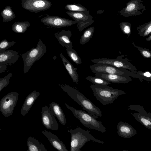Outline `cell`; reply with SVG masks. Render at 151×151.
Masks as SVG:
<instances>
[{
	"instance_id": "7a4b0ae2",
	"label": "cell",
	"mask_w": 151,
	"mask_h": 151,
	"mask_svg": "<svg viewBox=\"0 0 151 151\" xmlns=\"http://www.w3.org/2000/svg\"><path fill=\"white\" fill-rule=\"evenodd\" d=\"M90 87L93 95L103 105L111 104L119 96L126 93L122 90L113 88L107 85L93 84Z\"/></svg>"
},
{
	"instance_id": "8992f818",
	"label": "cell",
	"mask_w": 151,
	"mask_h": 151,
	"mask_svg": "<svg viewBox=\"0 0 151 151\" xmlns=\"http://www.w3.org/2000/svg\"><path fill=\"white\" fill-rule=\"evenodd\" d=\"M124 55H118L115 59L101 58L92 59L91 61L95 63H101L123 68L136 73L137 71L136 67L131 63L127 58H124Z\"/></svg>"
},
{
	"instance_id": "2e32d148",
	"label": "cell",
	"mask_w": 151,
	"mask_h": 151,
	"mask_svg": "<svg viewBox=\"0 0 151 151\" xmlns=\"http://www.w3.org/2000/svg\"><path fill=\"white\" fill-rule=\"evenodd\" d=\"M117 129L118 134L125 138L132 137L137 133L136 130L131 125L122 121L118 124Z\"/></svg>"
},
{
	"instance_id": "d6a6232c",
	"label": "cell",
	"mask_w": 151,
	"mask_h": 151,
	"mask_svg": "<svg viewBox=\"0 0 151 151\" xmlns=\"http://www.w3.org/2000/svg\"><path fill=\"white\" fill-rule=\"evenodd\" d=\"M15 43L14 41L9 42L4 39L0 42V53L6 50Z\"/></svg>"
},
{
	"instance_id": "e0dca14e",
	"label": "cell",
	"mask_w": 151,
	"mask_h": 151,
	"mask_svg": "<svg viewBox=\"0 0 151 151\" xmlns=\"http://www.w3.org/2000/svg\"><path fill=\"white\" fill-rule=\"evenodd\" d=\"M19 57L17 52L12 50H6L0 53V65L14 64L18 60Z\"/></svg>"
},
{
	"instance_id": "277c9868",
	"label": "cell",
	"mask_w": 151,
	"mask_h": 151,
	"mask_svg": "<svg viewBox=\"0 0 151 151\" xmlns=\"http://www.w3.org/2000/svg\"><path fill=\"white\" fill-rule=\"evenodd\" d=\"M65 105L85 127L102 132H106V128L102 122L96 120L91 114L85 111L76 109L66 103Z\"/></svg>"
},
{
	"instance_id": "52a82bcc",
	"label": "cell",
	"mask_w": 151,
	"mask_h": 151,
	"mask_svg": "<svg viewBox=\"0 0 151 151\" xmlns=\"http://www.w3.org/2000/svg\"><path fill=\"white\" fill-rule=\"evenodd\" d=\"M90 68L94 73L96 72L103 73L120 75L128 76L134 78H139L136 74L123 68H118L114 66L101 63H95L91 65Z\"/></svg>"
},
{
	"instance_id": "cb8c5ba5",
	"label": "cell",
	"mask_w": 151,
	"mask_h": 151,
	"mask_svg": "<svg viewBox=\"0 0 151 151\" xmlns=\"http://www.w3.org/2000/svg\"><path fill=\"white\" fill-rule=\"evenodd\" d=\"M30 25V23L27 21L17 22L12 24V30L16 33H23L27 30Z\"/></svg>"
},
{
	"instance_id": "836d02e7",
	"label": "cell",
	"mask_w": 151,
	"mask_h": 151,
	"mask_svg": "<svg viewBox=\"0 0 151 151\" xmlns=\"http://www.w3.org/2000/svg\"><path fill=\"white\" fill-rule=\"evenodd\" d=\"M12 76V74L10 73L6 76L0 78V91L9 85L10 79Z\"/></svg>"
},
{
	"instance_id": "8d00e7d4",
	"label": "cell",
	"mask_w": 151,
	"mask_h": 151,
	"mask_svg": "<svg viewBox=\"0 0 151 151\" xmlns=\"http://www.w3.org/2000/svg\"><path fill=\"white\" fill-rule=\"evenodd\" d=\"M146 40L147 41H150L151 40V34L149 35L147 37Z\"/></svg>"
},
{
	"instance_id": "d6986e66",
	"label": "cell",
	"mask_w": 151,
	"mask_h": 151,
	"mask_svg": "<svg viewBox=\"0 0 151 151\" xmlns=\"http://www.w3.org/2000/svg\"><path fill=\"white\" fill-rule=\"evenodd\" d=\"M42 133L47 138L51 144L58 150L68 151L65 145L56 135L47 131H43Z\"/></svg>"
},
{
	"instance_id": "7c38bea8",
	"label": "cell",
	"mask_w": 151,
	"mask_h": 151,
	"mask_svg": "<svg viewBox=\"0 0 151 151\" xmlns=\"http://www.w3.org/2000/svg\"><path fill=\"white\" fill-rule=\"evenodd\" d=\"M41 22L46 26L56 28L70 26L76 24L75 21L55 16H47L42 18Z\"/></svg>"
},
{
	"instance_id": "6da1fadb",
	"label": "cell",
	"mask_w": 151,
	"mask_h": 151,
	"mask_svg": "<svg viewBox=\"0 0 151 151\" xmlns=\"http://www.w3.org/2000/svg\"><path fill=\"white\" fill-rule=\"evenodd\" d=\"M60 86L63 91L80 105L83 110L86 111L96 119L98 116H101V110L78 90L65 84L60 85Z\"/></svg>"
},
{
	"instance_id": "ba28073f",
	"label": "cell",
	"mask_w": 151,
	"mask_h": 151,
	"mask_svg": "<svg viewBox=\"0 0 151 151\" xmlns=\"http://www.w3.org/2000/svg\"><path fill=\"white\" fill-rule=\"evenodd\" d=\"M145 10L143 1L132 0L127 3L126 6L119 12V14L125 17L137 16L142 14Z\"/></svg>"
},
{
	"instance_id": "f546056e",
	"label": "cell",
	"mask_w": 151,
	"mask_h": 151,
	"mask_svg": "<svg viewBox=\"0 0 151 151\" xmlns=\"http://www.w3.org/2000/svg\"><path fill=\"white\" fill-rule=\"evenodd\" d=\"M85 78L93 84L103 85H108L111 84V83L109 81L96 76H88L86 77Z\"/></svg>"
},
{
	"instance_id": "83f0119b",
	"label": "cell",
	"mask_w": 151,
	"mask_h": 151,
	"mask_svg": "<svg viewBox=\"0 0 151 151\" xmlns=\"http://www.w3.org/2000/svg\"><path fill=\"white\" fill-rule=\"evenodd\" d=\"M65 9L69 11L83 12L90 14L89 11L81 5L78 4H67Z\"/></svg>"
},
{
	"instance_id": "5b68a950",
	"label": "cell",
	"mask_w": 151,
	"mask_h": 151,
	"mask_svg": "<svg viewBox=\"0 0 151 151\" xmlns=\"http://www.w3.org/2000/svg\"><path fill=\"white\" fill-rule=\"evenodd\" d=\"M47 48L45 44L40 39L36 47L22 54L24 63L23 71L27 73L33 64L38 60L46 53Z\"/></svg>"
},
{
	"instance_id": "484cf974",
	"label": "cell",
	"mask_w": 151,
	"mask_h": 151,
	"mask_svg": "<svg viewBox=\"0 0 151 151\" xmlns=\"http://www.w3.org/2000/svg\"><path fill=\"white\" fill-rule=\"evenodd\" d=\"M137 30L140 36L145 37L148 36L151 32V21L139 25L137 27Z\"/></svg>"
},
{
	"instance_id": "d4e9b609",
	"label": "cell",
	"mask_w": 151,
	"mask_h": 151,
	"mask_svg": "<svg viewBox=\"0 0 151 151\" xmlns=\"http://www.w3.org/2000/svg\"><path fill=\"white\" fill-rule=\"evenodd\" d=\"M3 22H7L11 21L15 17V14L13 11L11 6H6L1 12Z\"/></svg>"
},
{
	"instance_id": "ffe728a7",
	"label": "cell",
	"mask_w": 151,
	"mask_h": 151,
	"mask_svg": "<svg viewBox=\"0 0 151 151\" xmlns=\"http://www.w3.org/2000/svg\"><path fill=\"white\" fill-rule=\"evenodd\" d=\"M60 56L65 68L71 77L73 81L78 84V82L79 81V76L77 71V68L74 67L62 53L60 54Z\"/></svg>"
},
{
	"instance_id": "4316f807",
	"label": "cell",
	"mask_w": 151,
	"mask_h": 151,
	"mask_svg": "<svg viewBox=\"0 0 151 151\" xmlns=\"http://www.w3.org/2000/svg\"><path fill=\"white\" fill-rule=\"evenodd\" d=\"M95 28L93 26L86 29L81 36L79 41L81 45H84L88 42L92 37L94 32Z\"/></svg>"
},
{
	"instance_id": "d590c367",
	"label": "cell",
	"mask_w": 151,
	"mask_h": 151,
	"mask_svg": "<svg viewBox=\"0 0 151 151\" xmlns=\"http://www.w3.org/2000/svg\"><path fill=\"white\" fill-rule=\"evenodd\" d=\"M7 68V65H0V73L5 71Z\"/></svg>"
},
{
	"instance_id": "7402d4cb",
	"label": "cell",
	"mask_w": 151,
	"mask_h": 151,
	"mask_svg": "<svg viewBox=\"0 0 151 151\" xmlns=\"http://www.w3.org/2000/svg\"><path fill=\"white\" fill-rule=\"evenodd\" d=\"M50 109L53 113L58 119L59 122L63 126L65 125L66 119L65 114L58 104L52 102L49 104Z\"/></svg>"
},
{
	"instance_id": "e575fe53",
	"label": "cell",
	"mask_w": 151,
	"mask_h": 151,
	"mask_svg": "<svg viewBox=\"0 0 151 151\" xmlns=\"http://www.w3.org/2000/svg\"><path fill=\"white\" fill-rule=\"evenodd\" d=\"M136 47L141 54L144 57L146 58H150L151 57V52L149 49L141 47L136 45Z\"/></svg>"
},
{
	"instance_id": "9a60e30c",
	"label": "cell",
	"mask_w": 151,
	"mask_h": 151,
	"mask_svg": "<svg viewBox=\"0 0 151 151\" xmlns=\"http://www.w3.org/2000/svg\"><path fill=\"white\" fill-rule=\"evenodd\" d=\"M94 74L96 76L102 78L110 83L125 84L128 83L132 81V78L128 76L99 72H96Z\"/></svg>"
},
{
	"instance_id": "4dcf8cb0",
	"label": "cell",
	"mask_w": 151,
	"mask_h": 151,
	"mask_svg": "<svg viewBox=\"0 0 151 151\" xmlns=\"http://www.w3.org/2000/svg\"><path fill=\"white\" fill-rule=\"evenodd\" d=\"M120 27L123 33L126 35L128 37L131 33V25L129 22H122L119 24Z\"/></svg>"
},
{
	"instance_id": "8fae6325",
	"label": "cell",
	"mask_w": 151,
	"mask_h": 151,
	"mask_svg": "<svg viewBox=\"0 0 151 151\" xmlns=\"http://www.w3.org/2000/svg\"><path fill=\"white\" fill-rule=\"evenodd\" d=\"M65 13L76 22L77 29L80 32L94 22L93 17L90 14L73 11L66 12Z\"/></svg>"
},
{
	"instance_id": "ac0fdd59",
	"label": "cell",
	"mask_w": 151,
	"mask_h": 151,
	"mask_svg": "<svg viewBox=\"0 0 151 151\" xmlns=\"http://www.w3.org/2000/svg\"><path fill=\"white\" fill-rule=\"evenodd\" d=\"M54 35L62 46L66 48H73L72 43L70 40L72 33L70 30H62L55 33Z\"/></svg>"
},
{
	"instance_id": "3957f363",
	"label": "cell",
	"mask_w": 151,
	"mask_h": 151,
	"mask_svg": "<svg viewBox=\"0 0 151 151\" xmlns=\"http://www.w3.org/2000/svg\"><path fill=\"white\" fill-rule=\"evenodd\" d=\"M67 131L71 134L70 151H81L80 149L90 140L100 144L104 143V142L95 138L89 132L81 128L76 127Z\"/></svg>"
},
{
	"instance_id": "5bb4252c",
	"label": "cell",
	"mask_w": 151,
	"mask_h": 151,
	"mask_svg": "<svg viewBox=\"0 0 151 151\" xmlns=\"http://www.w3.org/2000/svg\"><path fill=\"white\" fill-rule=\"evenodd\" d=\"M41 119L43 125L47 129L56 131L58 130L59 125L55 116L47 106L42 108Z\"/></svg>"
},
{
	"instance_id": "9c48e42d",
	"label": "cell",
	"mask_w": 151,
	"mask_h": 151,
	"mask_svg": "<svg viewBox=\"0 0 151 151\" xmlns=\"http://www.w3.org/2000/svg\"><path fill=\"white\" fill-rule=\"evenodd\" d=\"M128 107V110L138 112L131 114L137 121L147 128L151 130V114L150 113H147L143 106L137 104H131Z\"/></svg>"
},
{
	"instance_id": "30bf717a",
	"label": "cell",
	"mask_w": 151,
	"mask_h": 151,
	"mask_svg": "<svg viewBox=\"0 0 151 151\" xmlns=\"http://www.w3.org/2000/svg\"><path fill=\"white\" fill-rule=\"evenodd\" d=\"M21 4L25 9L35 13L47 10L52 5L47 0H22Z\"/></svg>"
},
{
	"instance_id": "4fadbf2b",
	"label": "cell",
	"mask_w": 151,
	"mask_h": 151,
	"mask_svg": "<svg viewBox=\"0 0 151 151\" xmlns=\"http://www.w3.org/2000/svg\"><path fill=\"white\" fill-rule=\"evenodd\" d=\"M15 92H10L2 99L0 103V110L6 116H10L16 104L18 96H14Z\"/></svg>"
},
{
	"instance_id": "603a6c76",
	"label": "cell",
	"mask_w": 151,
	"mask_h": 151,
	"mask_svg": "<svg viewBox=\"0 0 151 151\" xmlns=\"http://www.w3.org/2000/svg\"><path fill=\"white\" fill-rule=\"evenodd\" d=\"M27 145L29 151H47L43 144L36 139L29 137L27 141Z\"/></svg>"
},
{
	"instance_id": "1f68e13d",
	"label": "cell",
	"mask_w": 151,
	"mask_h": 151,
	"mask_svg": "<svg viewBox=\"0 0 151 151\" xmlns=\"http://www.w3.org/2000/svg\"><path fill=\"white\" fill-rule=\"evenodd\" d=\"M136 73L139 76V80L142 82L143 80L151 82V74L149 71H137Z\"/></svg>"
},
{
	"instance_id": "f1b7e54d",
	"label": "cell",
	"mask_w": 151,
	"mask_h": 151,
	"mask_svg": "<svg viewBox=\"0 0 151 151\" xmlns=\"http://www.w3.org/2000/svg\"><path fill=\"white\" fill-rule=\"evenodd\" d=\"M67 54L69 58L77 65H80L82 60L77 52L73 49L70 48H66Z\"/></svg>"
},
{
	"instance_id": "44dd1931",
	"label": "cell",
	"mask_w": 151,
	"mask_h": 151,
	"mask_svg": "<svg viewBox=\"0 0 151 151\" xmlns=\"http://www.w3.org/2000/svg\"><path fill=\"white\" fill-rule=\"evenodd\" d=\"M40 95V93L39 92L34 91L28 95L23 105L21 110V113L23 116L28 112Z\"/></svg>"
}]
</instances>
